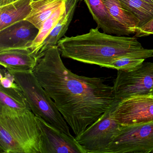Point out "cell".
<instances>
[{
	"label": "cell",
	"instance_id": "cell-3",
	"mask_svg": "<svg viewBox=\"0 0 153 153\" xmlns=\"http://www.w3.org/2000/svg\"><path fill=\"white\" fill-rule=\"evenodd\" d=\"M41 132L31 111L0 105V153H42Z\"/></svg>",
	"mask_w": 153,
	"mask_h": 153
},
{
	"label": "cell",
	"instance_id": "cell-23",
	"mask_svg": "<svg viewBox=\"0 0 153 153\" xmlns=\"http://www.w3.org/2000/svg\"><path fill=\"white\" fill-rule=\"evenodd\" d=\"M19 1V0H0V6H4L7 4Z\"/></svg>",
	"mask_w": 153,
	"mask_h": 153
},
{
	"label": "cell",
	"instance_id": "cell-25",
	"mask_svg": "<svg viewBox=\"0 0 153 153\" xmlns=\"http://www.w3.org/2000/svg\"><path fill=\"white\" fill-rule=\"evenodd\" d=\"M149 94H150L151 95L153 96V88H152V89H151V91H150Z\"/></svg>",
	"mask_w": 153,
	"mask_h": 153
},
{
	"label": "cell",
	"instance_id": "cell-12",
	"mask_svg": "<svg viewBox=\"0 0 153 153\" xmlns=\"http://www.w3.org/2000/svg\"><path fill=\"white\" fill-rule=\"evenodd\" d=\"M38 58L29 49L0 51V64L8 70L33 71Z\"/></svg>",
	"mask_w": 153,
	"mask_h": 153
},
{
	"label": "cell",
	"instance_id": "cell-21",
	"mask_svg": "<svg viewBox=\"0 0 153 153\" xmlns=\"http://www.w3.org/2000/svg\"><path fill=\"white\" fill-rule=\"evenodd\" d=\"M1 84L0 85L5 88H11L19 87L15 81V78L13 75L11 74L7 70L1 69Z\"/></svg>",
	"mask_w": 153,
	"mask_h": 153
},
{
	"label": "cell",
	"instance_id": "cell-2",
	"mask_svg": "<svg viewBox=\"0 0 153 153\" xmlns=\"http://www.w3.org/2000/svg\"><path fill=\"white\" fill-rule=\"evenodd\" d=\"M57 46L64 58L108 68L114 60L123 56L153 57V49L143 48L136 37L111 35L101 33L97 27L81 35L65 36Z\"/></svg>",
	"mask_w": 153,
	"mask_h": 153
},
{
	"label": "cell",
	"instance_id": "cell-16",
	"mask_svg": "<svg viewBox=\"0 0 153 153\" xmlns=\"http://www.w3.org/2000/svg\"><path fill=\"white\" fill-rule=\"evenodd\" d=\"M112 16L131 31L133 33H136L139 27V20L128 10L119 0H102Z\"/></svg>",
	"mask_w": 153,
	"mask_h": 153
},
{
	"label": "cell",
	"instance_id": "cell-5",
	"mask_svg": "<svg viewBox=\"0 0 153 153\" xmlns=\"http://www.w3.org/2000/svg\"><path fill=\"white\" fill-rule=\"evenodd\" d=\"M153 153V121L121 126L107 153Z\"/></svg>",
	"mask_w": 153,
	"mask_h": 153
},
{
	"label": "cell",
	"instance_id": "cell-8",
	"mask_svg": "<svg viewBox=\"0 0 153 153\" xmlns=\"http://www.w3.org/2000/svg\"><path fill=\"white\" fill-rule=\"evenodd\" d=\"M111 114L121 126L135 125L153 121V96H133L116 103Z\"/></svg>",
	"mask_w": 153,
	"mask_h": 153
},
{
	"label": "cell",
	"instance_id": "cell-22",
	"mask_svg": "<svg viewBox=\"0 0 153 153\" xmlns=\"http://www.w3.org/2000/svg\"><path fill=\"white\" fill-rule=\"evenodd\" d=\"M153 34V18L144 25L137 28L135 36L140 37Z\"/></svg>",
	"mask_w": 153,
	"mask_h": 153
},
{
	"label": "cell",
	"instance_id": "cell-11",
	"mask_svg": "<svg viewBox=\"0 0 153 153\" xmlns=\"http://www.w3.org/2000/svg\"><path fill=\"white\" fill-rule=\"evenodd\" d=\"M98 28L104 33L119 36L133 34L116 21L110 14L102 0H84Z\"/></svg>",
	"mask_w": 153,
	"mask_h": 153
},
{
	"label": "cell",
	"instance_id": "cell-9",
	"mask_svg": "<svg viewBox=\"0 0 153 153\" xmlns=\"http://www.w3.org/2000/svg\"><path fill=\"white\" fill-rule=\"evenodd\" d=\"M36 117L41 132L42 153H86L76 138Z\"/></svg>",
	"mask_w": 153,
	"mask_h": 153
},
{
	"label": "cell",
	"instance_id": "cell-15",
	"mask_svg": "<svg viewBox=\"0 0 153 153\" xmlns=\"http://www.w3.org/2000/svg\"><path fill=\"white\" fill-rule=\"evenodd\" d=\"M67 0H38L31 2L32 10L25 19L39 30L47 20Z\"/></svg>",
	"mask_w": 153,
	"mask_h": 153
},
{
	"label": "cell",
	"instance_id": "cell-27",
	"mask_svg": "<svg viewBox=\"0 0 153 153\" xmlns=\"http://www.w3.org/2000/svg\"><path fill=\"white\" fill-rule=\"evenodd\" d=\"M79 1H83V0H79Z\"/></svg>",
	"mask_w": 153,
	"mask_h": 153
},
{
	"label": "cell",
	"instance_id": "cell-1",
	"mask_svg": "<svg viewBox=\"0 0 153 153\" xmlns=\"http://www.w3.org/2000/svg\"><path fill=\"white\" fill-rule=\"evenodd\" d=\"M33 71L76 137L118 102L113 86L102 79L79 76L67 68L57 45L40 56Z\"/></svg>",
	"mask_w": 153,
	"mask_h": 153
},
{
	"label": "cell",
	"instance_id": "cell-4",
	"mask_svg": "<svg viewBox=\"0 0 153 153\" xmlns=\"http://www.w3.org/2000/svg\"><path fill=\"white\" fill-rule=\"evenodd\" d=\"M8 71L14 76L15 81L23 91L35 115L41 117L60 131L72 136L68 123L54 101L39 83L33 71Z\"/></svg>",
	"mask_w": 153,
	"mask_h": 153
},
{
	"label": "cell",
	"instance_id": "cell-7",
	"mask_svg": "<svg viewBox=\"0 0 153 153\" xmlns=\"http://www.w3.org/2000/svg\"><path fill=\"white\" fill-rule=\"evenodd\" d=\"M111 109L75 137L86 153H107L109 146L121 127L112 116Z\"/></svg>",
	"mask_w": 153,
	"mask_h": 153
},
{
	"label": "cell",
	"instance_id": "cell-20",
	"mask_svg": "<svg viewBox=\"0 0 153 153\" xmlns=\"http://www.w3.org/2000/svg\"><path fill=\"white\" fill-rule=\"evenodd\" d=\"M145 59L131 56H123L114 60L109 68L129 71L135 69L145 61Z\"/></svg>",
	"mask_w": 153,
	"mask_h": 153
},
{
	"label": "cell",
	"instance_id": "cell-10",
	"mask_svg": "<svg viewBox=\"0 0 153 153\" xmlns=\"http://www.w3.org/2000/svg\"><path fill=\"white\" fill-rule=\"evenodd\" d=\"M39 30L24 19L0 31V51L10 49H29Z\"/></svg>",
	"mask_w": 153,
	"mask_h": 153
},
{
	"label": "cell",
	"instance_id": "cell-24",
	"mask_svg": "<svg viewBox=\"0 0 153 153\" xmlns=\"http://www.w3.org/2000/svg\"><path fill=\"white\" fill-rule=\"evenodd\" d=\"M144 1H147V2H149V3L153 4V0H144Z\"/></svg>",
	"mask_w": 153,
	"mask_h": 153
},
{
	"label": "cell",
	"instance_id": "cell-13",
	"mask_svg": "<svg viewBox=\"0 0 153 153\" xmlns=\"http://www.w3.org/2000/svg\"><path fill=\"white\" fill-rule=\"evenodd\" d=\"M79 1L67 0L66 11L40 47L39 57L49 48L57 45L58 42L65 36L73 19Z\"/></svg>",
	"mask_w": 153,
	"mask_h": 153
},
{
	"label": "cell",
	"instance_id": "cell-14",
	"mask_svg": "<svg viewBox=\"0 0 153 153\" xmlns=\"http://www.w3.org/2000/svg\"><path fill=\"white\" fill-rule=\"evenodd\" d=\"M31 1L19 0L0 6V31L25 19L32 10Z\"/></svg>",
	"mask_w": 153,
	"mask_h": 153
},
{
	"label": "cell",
	"instance_id": "cell-26",
	"mask_svg": "<svg viewBox=\"0 0 153 153\" xmlns=\"http://www.w3.org/2000/svg\"><path fill=\"white\" fill-rule=\"evenodd\" d=\"M38 1V0H32L31 2H34V1Z\"/></svg>",
	"mask_w": 153,
	"mask_h": 153
},
{
	"label": "cell",
	"instance_id": "cell-6",
	"mask_svg": "<svg viewBox=\"0 0 153 153\" xmlns=\"http://www.w3.org/2000/svg\"><path fill=\"white\" fill-rule=\"evenodd\" d=\"M153 87V62H143L129 71H118L113 86L117 102L133 96L149 94Z\"/></svg>",
	"mask_w": 153,
	"mask_h": 153
},
{
	"label": "cell",
	"instance_id": "cell-19",
	"mask_svg": "<svg viewBox=\"0 0 153 153\" xmlns=\"http://www.w3.org/2000/svg\"><path fill=\"white\" fill-rule=\"evenodd\" d=\"M139 20V27L153 18V4L144 0H119Z\"/></svg>",
	"mask_w": 153,
	"mask_h": 153
},
{
	"label": "cell",
	"instance_id": "cell-17",
	"mask_svg": "<svg viewBox=\"0 0 153 153\" xmlns=\"http://www.w3.org/2000/svg\"><path fill=\"white\" fill-rule=\"evenodd\" d=\"M0 105L17 111H31L28 101L19 86L5 88L0 85Z\"/></svg>",
	"mask_w": 153,
	"mask_h": 153
},
{
	"label": "cell",
	"instance_id": "cell-18",
	"mask_svg": "<svg viewBox=\"0 0 153 153\" xmlns=\"http://www.w3.org/2000/svg\"><path fill=\"white\" fill-rule=\"evenodd\" d=\"M66 3L60 7L47 20H45L39 30V33L30 46L29 50L39 57V50L46 37L52 31L66 11Z\"/></svg>",
	"mask_w": 153,
	"mask_h": 153
}]
</instances>
